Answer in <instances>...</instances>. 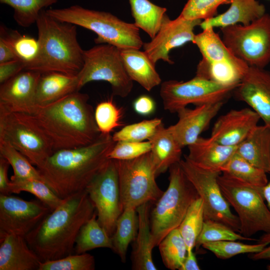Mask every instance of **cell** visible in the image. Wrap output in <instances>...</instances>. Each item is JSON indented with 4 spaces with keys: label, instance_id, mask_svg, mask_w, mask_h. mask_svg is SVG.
I'll use <instances>...</instances> for the list:
<instances>
[{
    "label": "cell",
    "instance_id": "6da1fadb",
    "mask_svg": "<svg viewBox=\"0 0 270 270\" xmlns=\"http://www.w3.org/2000/svg\"><path fill=\"white\" fill-rule=\"evenodd\" d=\"M116 142L100 134L86 146L55 151L37 168L44 182L60 198L84 190L106 164Z\"/></svg>",
    "mask_w": 270,
    "mask_h": 270
},
{
    "label": "cell",
    "instance_id": "7a4b0ae2",
    "mask_svg": "<svg viewBox=\"0 0 270 270\" xmlns=\"http://www.w3.org/2000/svg\"><path fill=\"white\" fill-rule=\"evenodd\" d=\"M96 212L86 190L66 198L26 236L42 262L58 260L74 252L82 226Z\"/></svg>",
    "mask_w": 270,
    "mask_h": 270
},
{
    "label": "cell",
    "instance_id": "3957f363",
    "mask_svg": "<svg viewBox=\"0 0 270 270\" xmlns=\"http://www.w3.org/2000/svg\"><path fill=\"white\" fill-rule=\"evenodd\" d=\"M86 94L76 92L32 114L50 139L54 152L90 144L100 136L94 110Z\"/></svg>",
    "mask_w": 270,
    "mask_h": 270
},
{
    "label": "cell",
    "instance_id": "277c9868",
    "mask_svg": "<svg viewBox=\"0 0 270 270\" xmlns=\"http://www.w3.org/2000/svg\"><path fill=\"white\" fill-rule=\"evenodd\" d=\"M39 44L36 58L25 70L77 75L84 64V50L77 38L76 26L63 22L42 10L36 22Z\"/></svg>",
    "mask_w": 270,
    "mask_h": 270
},
{
    "label": "cell",
    "instance_id": "5b68a950",
    "mask_svg": "<svg viewBox=\"0 0 270 270\" xmlns=\"http://www.w3.org/2000/svg\"><path fill=\"white\" fill-rule=\"evenodd\" d=\"M46 13L61 22L80 26L97 35L94 42L106 44L120 49H140L142 42L140 28L134 23L127 22L111 13L90 10L78 5L63 8L46 10Z\"/></svg>",
    "mask_w": 270,
    "mask_h": 270
},
{
    "label": "cell",
    "instance_id": "8992f818",
    "mask_svg": "<svg viewBox=\"0 0 270 270\" xmlns=\"http://www.w3.org/2000/svg\"><path fill=\"white\" fill-rule=\"evenodd\" d=\"M169 184L150 213V230L155 246L178 228L190 206L199 196L180 162L168 169Z\"/></svg>",
    "mask_w": 270,
    "mask_h": 270
},
{
    "label": "cell",
    "instance_id": "52a82bcc",
    "mask_svg": "<svg viewBox=\"0 0 270 270\" xmlns=\"http://www.w3.org/2000/svg\"><path fill=\"white\" fill-rule=\"evenodd\" d=\"M218 180L224 196L237 213L239 232L248 238L260 232H270V211L265 203L262 187L224 173L220 174Z\"/></svg>",
    "mask_w": 270,
    "mask_h": 270
},
{
    "label": "cell",
    "instance_id": "ba28073f",
    "mask_svg": "<svg viewBox=\"0 0 270 270\" xmlns=\"http://www.w3.org/2000/svg\"><path fill=\"white\" fill-rule=\"evenodd\" d=\"M84 64L77 74L78 88L92 81L109 83L114 96L126 97L132 92L133 80L124 68L120 49L114 46L98 44L84 50Z\"/></svg>",
    "mask_w": 270,
    "mask_h": 270
},
{
    "label": "cell",
    "instance_id": "9c48e42d",
    "mask_svg": "<svg viewBox=\"0 0 270 270\" xmlns=\"http://www.w3.org/2000/svg\"><path fill=\"white\" fill-rule=\"evenodd\" d=\"M0 140L10 144L36 168L54 152L50 139L28 114L0 112Z\"/></svg>",
    "mask_w": 270,
    "mask_h": 270
},
{
    "label": "cell",
    "instance_id": "30bf717a",
    "mask_svg": "<svg viewBox=\"0 0 270 270\" xmlns=\"http://www.w3.org/2000/svg\"><path fill=\"white\" fill-rule=\"evenodd\" d=\"M122 210L156 202L164 192L158 186L150 152L128 160H116Z\"/></svg>",
    "mask_w": 270,
    "mask_h": 270
},
{
    "label": "cell",
    "instance_id": "8fae6325",
    "mask_svg": "<svg viewBox=\"0 0 270 270\" xmlns=\"http://www.w3.org/2000/svg\"><path fill=\"white\" fill-rule=\"evenodd\" d=\"M222 39L237 58L249 66L260 68L270 62V14L266 13L248 25L220 28Z\"/></svg>",
    "mask_w": 270,
    "mask_h": 270
},
{
    "label": "cell",
    "instance_id": "7c38bea8",
    "mask_svg": "<svg viewBox=\"0 0 270 270\" xmlns=\"http://www.w3.org/2000/svg\"><path fill=\"white\" fill-rule=\"evenodd\" d=\"M180 164L202 200L204 220L222 222L239 232V219L232 212L218 182V176L222 172L202 168L186 156Z\"/></svg>",
    "mask_w": 270,
    "mask_h": 270
},
{
    "label": "cell",
    "instance_id": "4fadbf2b",
    "mask_svg": "<svg viewBox=\"0 0 270 270\" xmlns=\"http://www.w3.org/2000/svg\"><path fill=\"white\" fill-rule=\"evenodd\" d=\"M237 86H224L195 76L186 82L169 80L162 82L160 96L164 109L176 113L190 104L196 106L225 102Z\"/></svg>",
    "mask_w": 270,
    "mask_h": 270
},
{
    "label": "cell",
    "instance_id": "5bb4252c",
    "mask_svg": "<svg viewBox=\"0 0 270 270\" xmlns=\"http://www.w3.org/2000/svg\"><path fill=\"white\" fill-rule=\"evenodd\" d=\"M85 190L96 208L98 222L112 237L123 211L116 160L108 159Z\"/></svg>",
    "mask_w": 270,
    "mask_h": 270
},
{
    "label": "cell",
    "instance_id": "9a60e30c",
    "mask_svg": "<svg viewBox=\"0 0 270 270\" xmlns=\"http://www.w3.org/2000/svg\"><path fill=\"white\" fill-rule=\"evenodd\" d=\"M51 211L38 198L26 200L0 194V236L12 234L25 237Z\"/></svg>",
    "mask_w": 270,
    "mask_h": 270
},
{
    "label": "cell",
    "instance_id": "2e32d148",
    "mask_svg": "<svg viewBox=\"0 0 270 270\" xmlns=\"http://www.w3.org/2000/svg\"><path fill=\"white\" fill-rule=\"evenodd\" d=\"M202 21L200 19L187 20L180 16L170 20L166 14L156 36L150 41L144 42V51L155 64L159 60L174 64L169 56L170 51L188 42H192L196 35L194 28L200 26Z\"/></svg>",
    "mask_w": 270,
    "mask_h": 270
},
{
    "label": "cell",
    "instance_id": "e0dca14e",
    "mask_svg": "<svg viewBox=\"0 0 270 270\" xmlns=\"http://www.w3.org/2000/svg\"><path fill=\"white\" fill-rule=\"evenodd\" d=\"M41 74L24 70L1 84L0 112L32 114L37 108L35 94Z\"/></svg>",
    "mask_w": 270,
    "mask_h": 270
},
{
    "label": "cell",
    "instance_id": "ac0fdd59",
    "mask_svg": "<svg viewBox=\"0 0 270 270\" xmlns=\"http://www.w3.org/2000/svg\"><path fill=\"white\" fill-rule=\"evenodd\" d=\"M233 94L236 100L250 106L264 124L270 127V72L249 66Z\"/></svg>",
    "mask_w": 270,
    "mask_h": 270
},
{
    "label": "cell",
    "instance_id": "d6986e66",
    "mask_svg": "<svg viewBox=\"0 0 270 270\" xmlns=\"http://www.w3.org/2000/svg\"><path fill=\"white\" fill-rule=\"evenodd\" d=\"M224 103L220 102L196 106L194 108H182L176 112L178 122L167 128L182 148L188 146L208 126Z\"/></svg>",
    "mask_w": 270,
    "mask_h": 270
},
{
    "label": "cell",
    "instance_id": "ffe728a7",
    "mask_svg": "<svg viewBox=\"0 0 270 270\" xmlns=\"http://www.w3.org/2000/svg\"><path fill=\"white\" fill-rule=\"evenodd\" d=\"M260 119L250 108L231 110L217 119L210 137L222 144L237 146L258 126Z\"/></svg>",
    "mask_w": 270,
    "mask_h": 270
},
{
    "label": "cell",
    "instance_id": "44dd1931",
    "mask_svg": "<svg viewBox=\"0 0 270 270\" xmlns=\"http://www.w3.org/2000/svg\"><path fill=\"white\" fill-rule=\"evenodd\" d=\"M41 262L25 237L0 236V270H38Z\"/></svg>",
    "mask_w": 270,
    "mask_h": 270
},
{
    "label": "cell",
    "instance_id": "7402d4cb",
    "mask_svg": "<svg viewBox=\"0 0 270 270\" xmlns=\"http://www.w3.org/2000/svg\"><path fill=\"white\" fill-rule=\"evenodd\" d=\"M150 202L145 203L136 209L138 228L132 253V268L134 270H156L152 258L155 247L150 230Z\"/></svg>",
    "mask_w": 270,
    "mask_h": 270
},
{
    "label": "cell",
    "instance_id": "603a6c76",
    "mask_svg": "<svg viewBox=\"0 0 270 270\" xmlns=\"http://www.w3.org/2000/svg\"><path fill=\"white\" fill-rule=\"evenodd\" d=\"M224 13L204 20L200 26L202 30L240 24L248 25L266 14L265 6L257 0H232Z\"/></svg>",
    "mask_w": 270,
    "mask_h": 270
},
{
    "label": "cell",
    "instance_id": "cb8c5ba5",
    "mask_svg": "<svg viewBox=\"0 0 270 270\" xmlns=\"http://www.w3.org/2000/svg\"><path fill=\"white\" fill-rule=\"evenodd\" d=\"M188 147V154L186 156L191 162L204 168L220 172L237 148L218 143L210 137L200 136Z\"/></svg>",
    "mask_w": 270,
    "mask_h": 270
},
{
    "label": "cell",
    "instance_id": "d4e9b609",
    "mask_svg": "<svg viewBox=\"0 0 270 270\" xmlns=\"http://www.w3.org/2000/svg\"><path fill=\"white\" fill-rule=\"evenodd\" d=\"M78 91L77 75L56 72L42 73L36 90V104L37 106H46Z\"/></svg>",
    "mask_w": 270,
    "mask_h": 270
},
{
    "label": "cell",
    "instance_id": "484cf974",
    "mask_svg": "<svg viewBox=\"0 0 270 270\" xmlns=\"http://www.w3.org/2000/svg\"><path fill=\"white\" fill-rule=\"evenodd\" d=\"M126 70L130 78L150 92L162 84V79L156 69V64L144 51L140 49H120Z\"/></svg>",
    "mask_w": 270,
    "mask_h": 270
},
{
    "label": "cell",
    "instance_id": "4316f807",
    "mask_svg": "<svg viewBox=\"0 0 270 270\" xmlns=\"http://www.w3.org/2000/svg\"><path fill=\"white\" fill-rule=\"evenodd\" d=\"M249 66L236 58L220 62H207L201 60L196 76L226 86H237L246 74Z\"/></svg>",
    "mask_w": 270,
    "mask_h": 270
},
{
    "label": "cell",
    "instance_id": "83f0119b",
    "mask_svg": "<svg viewBox=\"0 0 270 270\" xmlns=\"http://www.w3.org/2000/svg\"><path fill=\"white\" fill-rule=\"evenodd\" d=\"M236 152L253 166L270 174V127L258 125L237 146Z\"/></svg>",
    "mask_w": 270,
    "mask_h": 270
},
{
    "label": "cell",
    "instance_id": "f1b7e54d",
    "mask_svg": "<svg viewBox=\"0 0 270 270\" xmlns=\"http://www.w3.org/2000/svg\"><path fill=\"white\" fill-rule=\"evenodd\" d=\"M157 176L181 160L182 148L162 123L148 140Z\"/></svg>",
    "mask_w": 270,
    "mask_h": 270
},
{
    "label": "cell",
    "instance_id": "f546056e",
    "mask_svg": "<svg viewBox=\"0 0 270 270\" xmlns=\"http://www.w3.org/2000/svg\"><path fill=\"white\" fill-rule=\"evenodd\" d=\"M134 24L153 38L158 32L166 8L148 0H128Z\"/></svg>",
    "mask_w": 270,
    "mask_h": 270
},
{
    "label": "cell",
    "instance_id": "4dcf8cb0",
    "mask_svg": "<svg viewBox=\"0 0 270 270\" xmlns=\"http://www.w3.org/2000/svg\"><path fill=\"white\" fill-rule=\"evenodd\" d=\"M136 209L126 208L119 216L116 229L112 236L113 251L120 258L122 262L126 261V256L130 244L134 240L138 226Z\"/></svg>",
    "mask_w": 270,
    "mask_h": 270
},
{
    "label": "cell",
    "instance_id": "1f68e13d",
    "mask_svg": "<svg viewBox=\"0 0 270 270\" xmlns=\"http://www.w3.org/2000/svg\"><path fill=\"white\" fill-rule=\"evenodd\" d=\"M97 248L112 250V238L97 220L96 210L81 228L78 235L74 254H80Z\"/></svg>",
    "mask_w": 270,
    "mask_h": 270
},
{
    "label": "cell",
    "instance_id": "d6a6232c",
    "mask_svg": "<svg viewBox=\"0 0 270 270\" xmlns=\"http://www.w3.org/2000/svg\"><path fill=\"white\" fill-rule=\"evenodd\" d=\"M0 156L8 162L12 168L14 174L10 178L12 182L30 179L44 181L38 169L24 154L8 142L1 140Z\"/></svg>",
    "mask_w": 270,
    "mask_h": 270
},
{
    "label": "cell",
    "instance_id": "836d02e7",
    "mask_svg": "<svg viewBox=\"0 0 270 270\" xmlns=\"http://www.w3.org/2000/svg\"><path fill=\"white\" fill-rule=\"evenodd\" d=\"M221 172L258 187H263L268 182L264 171L250 164L236 152L222 168Z\"/></svg>",
    "mask_w": 270,
    "mask_h": 270
},
{
    "label": "cell",
    "instance_id": "e575fe53",
    "mask_svg": "<svg viewBox=\"0 0 270 270\" xmlns=\"http://www.w3.org/2000/svg\"><path fill=\"white\" fill-rule=\"evenodd\" d=\"M158 246L165 266L171 270H179L188 250L178 228L174 229L169 232Z\"/></svg>",
    "mask_w": 270,
    "mask_h": 270
},
{
    "label": "cell",
    "instance_id": "d590c367",
    "mask_svg": "<svg viewBox=\"0 0 270 270\" xmlns=\"http://www.w3.org/2000/svg\"><path fill=\"white\" fill-rule=\"evenodd\" d=\"M204 218V205L200 198L196 199L190 206L178 228L187 248L192 250L202 230Z\"/></svg>",
    "mask_w": 270,
    "mask_h": 270
},
{
    "label": "cell",
    "instance_id": "8d00e7d4",
    "mask_svg": "<svg viewBox=\"0 0 270 270\" xmlns=\"http://www.w3.org/2000/svg\"><path fill=\"white\" fill-rule=\"evenodd\" d=\"M58 0H0L14 9V18L20 26L27 28L36 23L40 12Z\"/></svg>",
    "mask_w": 270,
    "mask_h": 270
},
{
    "label": "cell",
    "instance_id": "74e56055",
    "mask_svg": "<svg viewBox=\"0 0 270 270\" xmlns=\"http://www.w3.org/2000/svg\"><path fill=\"white\" fill-rule=\"evenodd\" d=\"M26 192L34 194L36 197L47 205L52 211L63 202L52 190L42 180L30 179L10 184V194H20Z\"/></svg>",
    "mask_w": 270,
    "mask_h": 270
},
{
    "label": "cell",
    "instance_id": "f35d334b",
    "mask_svg": "<svg viewBox=\"0 0 270 270\" xmlns=\"http://www.w3.org/2000/svg\"><path fill=\"white\" fill-rule=\"evenodd\" d=\"M258 240L246 237L228 226L211 220H204L202 230L196 240V248L210 242L222 240Z\"/></svg>",
    "mask_w": 270,
    "mask_h": 270
},
{
    "label": "cell",
    "instance_id": "ab89813d",
    "mask_svg": "<svg viewBox=\"0 0 270 270\" xmlns=\"http://www.w3.org/2000/svg\"><path fill=\"white\" fill-rule=\"evenodd\" d=\"M162 123V118H156L128 124L116 132L112 138L115 142L148 140Z\"/></svg>",
    "mask_w": 270,
    "mask_h": 270
},
{
    "label": "cell",
    "instance_id": "60d3db41",
    "mask_svg": "<svg viewBox=\"0 0 270 270\" xmlns=\"http://www.w3.org/2000/svg\"><path fill=\"white\" fill-rule=\"evenodd\" d=\"M0 34L7 39L18 58L26 62V64L36 58L39 49L38 39L22 35L17 30H10L2 26L0 28Z\"/></svg>",
    "mask_w": 270,
    "mask_h": 270
},
{
    "label": "cell",
    "instance_id": "b9f144b4",
    "mask_svg": "<svg viewBox=\"0 0 270 270\" xmlns=\"http://www.w3.org/2000/svg\"><path fill=\"white\" fill-rule=\"evenodd\" d=\"M266 246L260 242L246 244L236 240H222L206 243L202 246L212 252L218 258L227 260L240 254L258 252Z\"/></svg>",
    "mask_w": 270,
    "mask_h": 270
},
{
    "label": "cell",
    "instance_id": "7bdbcfd3",
    "mask_svg": "<svg viewBox=\"0 0 270 270\" xmlns=\"http://www.w3.org/2000/svg\"><path fill=\"white\" fill-rule=\"evenodd\" d=\"M122 111L110 100L98 104L94 110V118L101 134H110L115 128L122 125Z\"/></svg>",
    "mask_w": 270,
    "mask_h": 270
},
{
    "label": "cell",
    "instance_id": "ee69618b",
    "mask_svg": "<svg viewBox=\"0 0 270 270\" xmlns=\"http://www.w3.org/2000/svg\"><path fill=\"white\" fill-rule=\"evenodd\" d=\"M94 256L88 253L72 254L64 258L41 262L38 270H94Z\"/></svg>",
    "mask_w": 270,
    "mask_h": 270
},
{
    "label": "cell",
    "instance_id": "f6af8a7d",
    "mask_svg": "<svg viewBox=\"0 0 270 270\" xmlns=\"http://www.w3.org/2000/svg\"><path fill=\"white\" fill-rule=\"evenodd\" d=\"M231 0H188L179 16L187 20H204L215 16L219 6Z\"/></svg>",
    "mask_w": 270,
    "mask_h": 270
},
{
    "label": "cell",
    "instance_id": "bcb514c9",
    "mask_svg": "<svg viewBox=\"0 0 270 270\" xmlns=\"http://www.w3.org/2000/svg\"><path fill=\"white\" fill-rule=\"evenodd\" d=\"M151 150L150 142L122 141L116 144L108 154V158L116 160H128L140 156Z\"/></svg>",
    "mask_w": 270,
    "mask_h": 270
},
{
    "label": "cell",
    "instance_id": "7dc6e473",
    "mask_svg": "<svg viewBox=\"0 0 270 270\" xmlns=\"http://www.w3.org/2000/svg\"><path fill=\"white\" fill-rule=\"evenodd\" d=\"M26 62L18 59L0 64V84L25 70Z\"/></svg>",
    "mask_w": 270,
    "mask_h": 270
},
{
    "label": "cell",
    "instance_id": "c3c4849f",
    "mask_svg": "<svg viewBox=\"0 0 270 270\" xmlns=\"http://www.w3.org/2000/svg\"><path fill=\"white\" fill-rule=\"evenodd\" d=\"M133 108L138 114L142 116H148L154 112L156 103L150 96L142 95L134 101Z\"/></svg>",
    "mask_w": 270,
    "mask_h": 270
},
{
    "label": "cell",
    "instance_id": "681fc988",
    "mask_svg": "<svg viewBox=\"0 0 270 270\" xmlns=\"http://www.w3.org/2000/svg\"><path fill=\"white\" fill-rule=\"evenodd\" d=\"M10 164L4 157L0 156V194H10V180L8 178V172Z\"/></svg>",
    "mask_w": 270,
    "mask_h": 270
},
{
    "label": "cell",
    "instance_id": "f907efd6",
    "mask_svg": "<svg viewBox=\"0 0 270 270\" xmlns=\"http://www.w3.org/2000/svg\"><path fill=\"white\" fill-rule=\"evenodd\" d=\"M18 59L10 43L4 36L0 34V64Z\"/></svg>",
    "mask_w": 270,
    "mask_h": 270
},
{
    "label": "cell",
    "instance_id": "816d5d0a",
    "mask_svg": "<svg viewBox=\"0 0 270 270\" xmlns=\"http://www.w3.org/2000/svg\"><path fill=\"white\" fill-rule=\"evenodd\" d=\"M258 242L263 243L267 246L260 252L252 254L250 258L253 260H270V232L264 233L258 240Z\"/></svg>",
    "mask_w": 270,
    "mask_h": 270
},
{
    "label": "cell",
    "instance_id": "f5cc1de1",
    "mask_svg": "<svg viewBox=\"0 0 270 270\" xmlns=\"http://www.w3.org/2000/svg\"><path fill=\"white\" fill-rule=\"evenodd\" d=\"M196 256L193 250H188L186 256L179 270H200Z\"/></svg>",
    "mask_w": 270,
    "mask_h": 270
},
{
    "label": "cell",
    "instance_id": "db71d44e",
    "mask_svg": "<svg viewBox=\"0 0 270 270\" xmlns=\"http://www.w3.org/2000/svg\"><path fill=\"white\" fill-rule=\"evenodd\" d=\"M262 192L268 208L270 211V180L262 188Z\"/></svg>",
    "mask_w": 270,
    "mask_h": 270
},
{
    "label": "cell",
    "instance_id": "11a10c76",
    "mask_svg": "<svg viewBox=\"0 0 270 270\" xmlns=\"http://www.w3.org/2000/svg\"><path fill=\"white\" fill-rule=\"evenodd\" d=\"M266 268H267V270H270V264L267 266Z\"/></svg>",
    "mask_w": 270,
    "mask_h": 270
},
{
    "label": "cell",
    "instance_id": "9f6ffc18",
    "mask_svg": "<svg viewBox=\"0 0 270 270\" xmlns=\"http://www.w3.org/2000/svg\"></svg>",
    "mask_w": 270,
    "mask_h": 270
}]
</instances>
